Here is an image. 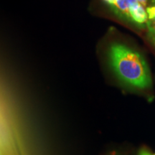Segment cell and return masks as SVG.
I'll list each match as a JSON object with an SVG mask.
<instances>
[{
    "mask_svg": "<svg viewBox=\"0 0 155 155\" xmlns=\"http://www.w3.org/2000/svg\"><path fill=\"white\" fill-rule=\"evenodd\" d=\"M108 66L124 86L144 91L152 88L148 64L139 52L121 42H112L107 50Z\"/></svg>",
    "mask_w": 155,
    "mask_h": 155,
    "instance_id": "obj_1",
    "label": "cell"
},
{
    "mask_svg": "<svg viewBox=\"0 0 155 155\" xmlns=\"http://www.w3.org/2000/svg\"><path fill=\"white\" fill-rule=\"evenodd\" d=\"M119 18L142 27L146 25L148 15L146 9L137 0H102Z\"/></svg>",
    "mask_w": 155,
    "mask_h": 155,
    "instance_id": "obj_2",
    "label": "cell"
},
{
    "mask_svg": "<svg viewBox=\"0 0 155 155\" xmlns=\"http://www.w3.org/2000/svg\"><path fill=\"white\" fill-rule=\"evenodd\" d=\"M148 19L146 23L147 28V37L155 48V5L146 8Z\"/></svg>",
    "mask_w": 155,
    "mask_h": 155,
    "instance_id": "obj_3",
    "label": "cell"
},
{
    "mask_svg": "<svg viewBox=\"0 0 155 155\" xmlns=\"http://www.w3.org/2000/svg\"><path fill=\"white\" fill-rule=\"evenodd\" d=\"M139 2V3L144 7L145 9L147 8V2H148V0H137Z\"/></svg>",
    "mask_w": 155,
    "mask_h": 155,
    "instance_id": "obj_4",
    "label": "cell"
},
{
    "mask_svg": "<svg viewBox=\"0 0 155 155\" xmlns=\"http://www.w3.org/2000/svg\"><path fill=\"white\" fill-rule=\"evenodd\" d=\"M139 155H152L151 153L147 150H141L139 152Z\"/></svg>",
    "mask_w": 155,
    "mask_h": 155,
    "instance_id": "obj_5",
    "label": "cell"
},
{
    "mask_svg": "<svg viewBox=\"0 0 155 155\" xmlns=\"http://www.w3.org/2000/svg\"><path fill=\"white\" fill-rule=\"evenodd\" d=\"M108 155H121V154H120L117 152H111V153H110V154H108Z\"/></svg>",
    "mask_w": 155,
    "mask_h": 155,
    "instance_id": "obj_6",
    "label": "cell"
},
{
    "mask_svg": "<svg viewBox=\"0 0 155 155\" xmlns=\"http://www.w3.org/2000/svg\"><path fill=\"white\" fill-rule=\"evenodd\" d=\"M152 155H155V154H152Z\"/></svg>",
    "mask_w": 155,
    "mask_h": 155,
    "instance_id": "obj_7",
    "label": "cell"
}]
</instances>
